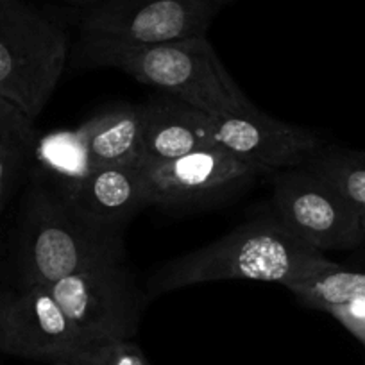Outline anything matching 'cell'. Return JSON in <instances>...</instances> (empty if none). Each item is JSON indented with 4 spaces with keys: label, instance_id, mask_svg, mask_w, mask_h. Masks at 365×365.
I'll return each mask as SVG.
<instances>
[{
    "label": "cell",
    "instance_id": "19",
    "mask_svg": "<svg viewBox=\"0 0 365 365\" xmlns=\"http://www.w3.org/2000/svg\"><path fill=\"white\" fill-rule=\"evenodd\" d=\"M326 314L335 317L347 331L353 333L358 340L365 342V297L329 308Z\"/></svg>",
    "mask_w": 365,
    "mask_h": 365
},
{
    "label": "cell",
    "instance_id": "17",
    "mask_svg": "<svg viewBox=\"0 0 365 365\" xmlns=\"http://www.w3.org/2000/svg\"><path fill=\"white\" fill-rule=\"evenodd\" d=\"M33 138L34 133L0 131V210L11 197Z\"/></svg>",
    "mask_w": 365,
    "mask_h": 365
},
{
    "label": "cell",
    "instance_id": "7",
    "mask_svg": "<svg viewBox=\"0 0 365 365\" xmlns=\"http://www.w3.org/2000/svg\"><path fill=\"white\" fill-rule=\"evenodd\" d=\"M150 206L175 212L213 208L237 197L267 175L220 147L142 165Z\"/></svg>",
    "mask_w": 365,
    "mask_h": 365
},
{
    "label": "cell",
    "instance_id": "14",
    "mask_svg": "<svg viewBox=\"0 0 365 365\" xmlns=\"http://www.w3.org/2000/svg\"><path fill=\"white\" fill-rule=\"evenodd\" d=\"M304 167L339 192L356 213L365 233V153L322 145Z\"/></svg>",
    "mask_w": 365,
    "mask_h": 365
},
{
    "label": "cell",
    "instance_id": "20",
    "mask_svg": "<svg viewBox=\"0 0 365 365\" xmlns=\"http://www.w3.org/2000/svg\"><path fill=\"white\" fill-rule=\"evenodd\" d=\"M0 131L34 133L33 122L16 106L0 97Z\"/></svg>",
    "mask_w": 365,
    "mask_h": 365
},
{
    "label": "cell",
    "instance_id": "16",
    "mask_svg": "<svg viewBox=\"0 0 365 365\" xmlns=\"http://www.w3.org/2000/svg\"><path fill=\"white\" fill-rule=\"evenodd\" d=\"M36 158L45 170L54 174V182H73L97 168L79 128L45 135L36 145Z\"/></svg>",
    "mask_w": 365,
    "mask_h": 365
},
{
    "label": "cell",
    "instance_id": "21",
    "mask_svg": "<svg viewBox=\"0 0 365 365\" xmlns=\"http://www.w3.org/2000/svg\"><path fill=\"white\" fill-rule=\"evenodd\" d=\"M51 365H93V347L88 351H81V353L54 358Z\"/></svg>",
    "mask_w": 365,
    "mask_h": 365
},
{
    "label": "cell",
    "instance_id": "9",
    "mask_svg": "<svg viewBox=\"0 0 365 365\" xmlns=\"http://www.w3.org/2000/svg\"><path fill=\"white\" fill-rule=\"evenodd\" d=\"M96 347L56 301L48 287L22 283L0 296V351L22 358H54Z\"/></svg>",
    "mask_w": 365,
    "mask_h": 365
},
{
    "label": "cell",
    "instance_id": "4",
    "mask_svg": "<svg viewBox=\"0 0 365 365\" xmlns=\"http://www.w3.org/2000/svg\"><path fill=\"white\" fill-rule=\"evenodd\" d=\"M68 51L59 24L24 0H0V97L31 122L54 96Z\"/></svg>",
    "mask_w": 365,
    "mask_h": 365
},
{
    "label": "cell",
    "instance_id": "1",
    "mask_svg": "<svg viewBox=\"0 0 365 365\" xmlns=\"http://www.w3.org/2000/svg\"><path fill=\"white\" fill-rule=\"evenodd\" d=\"M333 263L270 213L238 224L215 242L158 267L147 279L145 294L154 299L174 290L233 279L279 283L287 289Z\"/></svg>",
    "mask_w": 365,
    "mask_h": 365
},
{
    "label": "cell",
    "instance_id": "8",
    "mask_svg": "<svg viewBox=\"0 0 365 365\" xmlns=\"http://www.w3.org/2000/svg\"><path fill=\"white\" fill-rule=\"evenodd\" d=\"M270 175L274 215L304 244L321 252L365 244L356 213L315 172L303 165Z\"/></svg>",
    "mask_w": 365,
    "mask_h": 365
},
{
    "label": "cell",
    "instance_id": "11",
    "mask_svg": "<svg viewBox=\"0 0 365 365\" xmlns=\"http://www.w3.org/2000/svg\"><path fill=\"white\" fill-rule=\"evenodd\" d=\"M63 199L93 226L124 233L125 226L150 206L149 185L142 167H97L73 182H56Z\"/></svg>",
    "mask_w": 365,
    "mask_h": 365
},
{
    "label": "cell",
    "instance_id": "22",
    "mask_svg": "<svg viewBox=\"0 0 365 365\" xmlns=\"http://www.w3.org/2000/svg\"><path fill=\"white\" fill-rule=\"evenodd\" d=\"M61 2H68V4L93 6V4H99V2H104V0H61Z\"/></svg>",
    "mask_w": 365,
    "mask_h": 365
},
{
    "label": "cell",
    "instance_id": "13",
    "mask_svg": "<svg viewBox=\"0 0 365 365\" xmlns=\"http://www.w3.org/2000/svg\"><path fill=\"white\" fill-rule=\"evenodd\" d=\"M97 167L131 165L143 160L142 115L136 104H113L77 125Z\"/></svg>",
    "mask_w": 365,
    "mask_h": 365
},
{
    "label": "cell",
    "instance_id": "10",
    "mask_svg": "<svg viewBox=\"0 0 365 365\" xmlns=\"http://www.w3.org/2000/svg\"><path fill=\"white\" fill-rule=\"evenodd\" d=\"M213 145L227 150L267 175L303 167L322 147L312 129L270 117L252 106L212 117Z\"/></svg>",
    "mask_w": 365,
    "mask_h": 365
},
{
    "label": "cell",
    "instance_id": "2",
    "mask_svg": "<svg viewBox=\"0 0 365 365\" xmlns=\"http://www.w3.org/2000/svg\"><path fill=\"white\" fill-rule=\"evenodd\" d=\"M79 58L86 66L120 70L212 117L252 106L208 36L158 45L81 38Z\"/></svg>",
    "mask_w": 365,
    "mask_h": 365
},
{
    "label": "cell",
    "instance_id": "12",
    "mask_svg": "<svg viewBox=\"0 0 365 365\" xmlns=\"http://www.w3.org/2000/svg\"><path fill=\"white\" fill-rule=\"evenodd\" d=\"M142 165L168 161L213 145L212 115L170 96L153 97L140 104ZM140 165V167H142Z\"/></svg>",
    "mask_w": 365,
    "mask_h": 365
},
{
    "label": "cell",
    "instance_id": "6",
    "mask_svg": "<svg viewBox=\"0 0 365 365\" xmlns=\"http://www.w3.org/2000/svg\"><path fill=\"white\" fill-rule=\"evenodd\" d=\"M222 0H104L81 19V38L158 45L206 36Z\"/></svg>",
    "mask_w": 365,
    "mask_h": 365
},
{
    "label": "cell",
    "instance_id": "15",
    "mask_svg": "<svg viewBox=\"0 0 365 365\" xmlns=\"http://www.w3.org/2000/svg\"><path fill=\"white\" fill-rule=\"evenodd\" d=\"M287 289L307 307L328 312L329 308L365 297V270L333 263L328 269L314 274Z\"/></svg>",
    "mask_w": 365,
    "mask_h": 365
},
{
    "label": "cell",
    "instance_id": "5",
    "mask_svg": "<svg viewBox=\"0 0 365 365\" xmlns=\"http://www.w3.org/2000/svg\"><path fill=\"white\" fill-rule=\"evenodd\" d=\"M48 290L93 346L135 339L149 301L125 256L65 276Z\"/></svg>",
    "mask_w": 365,
    "mask_h": 365
},
{
    "label": "cell",
    "instance_id": "18",
    "mask_svg": "<svg viewBox=\"0 0 365 365\" xmlns=\"http://www.w3.org/2000/svg\"><path fill=\"white\" fill-rule=\"evenodd\" d=\"M93 365H150L133 340H115L93 347Z\"/></svg>",
    "mask_w": 365,
    "mask_h": 365
},
{
    "label": "cell",
    "instance_id": "3",
    "mask_svg": "<svg viewBox=\"0 0 365 365\" xmlns=\"http://www.w3.org/2000/svg\"><path fill=\"white\" fill-rule=\"evenodd\" d=\"M124 256V233L84 220L54 187L33 188L20 238L22 283L48 287L86 267Z\"/></svg>",
    "mask_w": 365,
    "mask_h": 365
},
{
    "label": "cell",
    "instance_id": "23",
    "mask_svg": "<svg viewBox=\"0 0 365 365\" xmlns=\"http://www.w3.org/2000/svg\"><path fill=\"white\" fill-rule=\"evenodd\" d=\"M235 0H222V4H224V8H226V6H230V4H233Z\"/></svg>",
    "mask_w": 365,
    "mask_h": 365
}]
</instances>
